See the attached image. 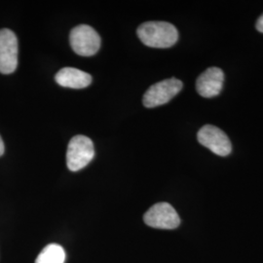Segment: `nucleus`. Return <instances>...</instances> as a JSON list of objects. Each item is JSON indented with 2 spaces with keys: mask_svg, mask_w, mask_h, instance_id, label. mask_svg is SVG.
I'll return each instance as SVG.
<instances>
[{
  "mask_svg": "<svg viewBox=\"0 0 263 263\" xmlns=\"http://www.w3.org/2000/svg\"><path fill=\"white\" fill-rule=\"evenodd\" d=\"M19 43L16 34L8 28L0 29V73L11 74L18 66Z\"/></svg>",
  "mask_w": 263,
  "mask_h": 263,
  "instance_id": "39448f33",
  "label": "nucleus"
},
{
  "mask_svg": "<svg viewBox=\"0 0 263 263\" xmlns=\"http://www.w3.org/2000/svg\"><path fill=\"white\" fill-rule=\"evenodd\" d=\"M55 80L62 87L84 89L92 83V76L74 67H64L57 73Z\"/></svg>",
  "mask_w": 263,
  "mask_h": 263,
  "instance_id": "1a4fd4ad",
  "label": "nucleus"
},
{
  "mask_svg": "<svg viewBox=\"0 0 263 263\" xmlns=\"http://www.w3.org/2000/svg\"><path fill=\"white\" fill-rule=\"evenodd\" d=\"M182 82L177 78H169L152 85L143 95L142 104L147 108H153L169 103L182 89Z\"/></svg>",
  "mask_w": 263,
  "mask_h": 263,
  "instance_id": "20e7f679",
  "label": "nucleus"
},
{
  "mask_svg": "<svg viewBox=\"0 0 263 263\" xmlns=\"http://www.w3.org/2000/svg\"><path fill=\"white\" fill-rule=\"evenodd\" d=\"M95 156L94 143L86 136L78 135L73 137L67 146L66 165L67 168L77 172L84 169Z\"/></svg>",
  "mask_w": 263,
  "mask_h": 263,
  "instance_id": "f03ea898",
  "label": "nucleus"
},
{
  "mask_svg": "<svg viewBox=\"0 0 263 263\" xmlns=\"http://www.w3.org/2000/svg\"><path fill=\"white\" fill-rule=\"evenodd\" d=\"M198 141L218 156H227L231 153L232 144L224 132L213 125L202 127L197 134Z\"/></svg>",
  "mask_w": 263,
  "mask_h": 263,
  "instance_id": "423d86ee",
  "label": "nucleus"
},
{
  "mask_svg": "<svg viewBox=\"0 0 263 263\" xmlns=\"http://www.w3.org/2000/svg\"><path fill=\"white\" fill-rule=\"evenodd\" d=\"M146 226L158 229H175L180 224V218L176 210L169 203H158L144 214Z\"/></svg>",
  "mask_w": 263,
  "mask_h": 263,
  "instance_id": "0eeeda50",
  "label": "nucleus"
},
{
  "mask_svg": "<svg viewBox=\"0 0 263 263\" xmlns=\"http://www.w3.org/2000/svg\"><path fill=\"white\" fill-rule=\"evenodd\" d=\"M66 252L60 245L46 246L38 254L35 263H65Z\"/></svg>",
  "mask_w": 263,
  "mask_h": 263,
  "instance_id": "9d476101",
  "label": "nucleus"
},
{
  "mask_svg": "<svg viewBox=\"0 0 263 263\" xmlns=\"http://www.w3.org/2000/svg\"><path fill=\"white\" fill-rule=\"evenodd\" d=\"M224 73L218 67H210L198 77L196 89L203 98H214L221 92Z\"/></svg>",
  "mask_w": 263,
  "mask_h": 263,
  "instance_id": "6e6552de",
  "label": "nucleus"
},
{
  "mask_svg": "<svg viewBox=\"0 0 263 263\" xmlns=\"http://www.w3.org/2000/svg\"><path fill=\"white\" fill-rule=\"evenodd\" d=\"M255 28L259 31V32H262L263 33V14L258 18L257 22H256V25H255Z\"/></svg>",
  "mask_w": 263,
  "mask_h": 263,
  "instance_id": "9b49d317",
  "label": "nucleus"
},
{
  "mask_svg": "<svg viewBox=\"0 0 263 263\" xmlns=\"http://www.w3.org/2000/svg\"><path fill=\"white\" fill-rule=\"evenodd\" d=\"M4 151H5L4 142H3V140H2V138H1V136H0V157L4 154Z\"/></svg>",
  "mask_w": 263,
  "mask_h": 263,
  "instance_id": "f8f14e48",
  "label": "nucleus"
},
{
  "mask_svg": "<svg viewBox=\"0 0 263 263\" xmlns=\"http://www.w3.org/2000/svg\"><path fill=\"white\" fill-rule=\"evenodd\" d=\"M141 42L152 48H170L179 39V31L176 27L167 22H146L137 30Z\"/></svg>",
  "mask_w": 263,
  "mask_h": 263,
  "instance_id": "f257e3e1",
  "label": "nucleus"
},
{
  "mask_svg": "<svg viewBox=\"0 0 263 263\" xmlns=\"http://www.w3.org/2000/svg\"><path fill=\"white\" fill-rule=\"evenodd\" d=\"M69 42L72 50L79 56H94L101 48L99 33L87 25H79L72 28L69 34Z\"/></svg>",
  "mask_w": 263,
  "mask_h": 263,
  "instance_id": "7ed1b4c3",
  "label": "nucleus"
}]
</instances>
